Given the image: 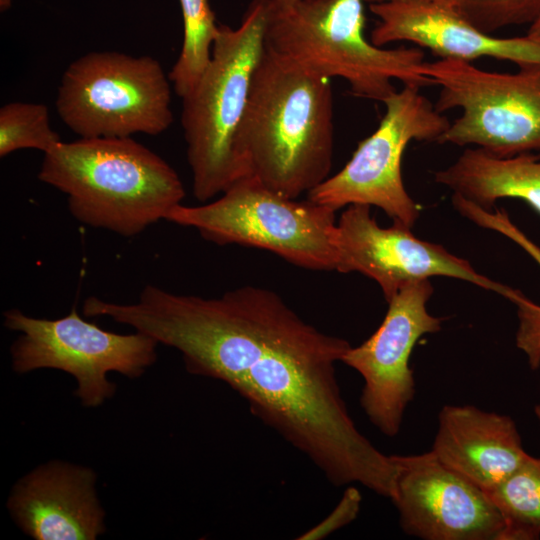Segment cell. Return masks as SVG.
Listing matches in <instances>:
<instances>
[{"label": "cell", "instance_id": "277c9868", "mask_svg": "<svg viewBox=\"0 0 540 540\" xmlns=\"http://www.w3.org/2000/svg\"><path fill=\"white\" fill-rule=\"evenodd\" d=\"M268 7L269 0H252L238 28L219 24L210 62L194 90L182 98L187 160L200 202L244 178L236 138L264 52Z\"/></svg>", "mask_w": 540, "mask_h": 540}, {"label": "cell", "instance_id": "8fae6325", "mask_svg": "<svg viewBox=\"0 0 540 540\" xmlns=\"http://www.w3.org/2000/svg\"><path fill=\"white\" fill-rule=\"evenodd\" d=\"M369 205L352 204L337 222L335 245L340 273L359 272L378 283L389 300L404 285L432 276L473 283L509 298L514 288L478 273L467 260L415 237L408 227H380Z\"/></svg>", "mask_w": 540, "mask_h": 540}, {"label": "cell", "instance_id": "603a6c76", "mask_svg": "<svg viewBox=\"0 0 540 540\" xmlns=\"http://www.w3.org/2000/svg\"><path fill=\"white\" fill-rule=\"evenodd\" d=\"M380 1H409V2L429 3V4H436V5L454 8V9H457L458 11L462 3V0H373V2H380Z\"/></svg>", "mask_w": 540, "mask_h": 540}, {"label": "cell", "instance_id": "ac0fdd59", "mask_svg": "<svg viewBox=\"0 0 540 540\" xmlns=\"http://www.w3.org/2000/svg\"><path fill=\"white\" fill-rule=\"evenodd\" d=\"M486 494L503 519L502 540L540 538V458L528 455Z\"/></svg>", "mask_w": 540, "mask_h": 540}, {"label": "cell", "instance_id": "9a60e30c", "mask_svg": "<svg viewBox=\"0 0 540 540\" xmlns=\"http://www.w3.org/2000/svg\"><path fill=\"white\" fill-rule=\"evenodd\" d=\"M431 451L447 467L485 492L528 457L514 420L472 405H445Z\"/></svg>", "mask_w": 540, "mask_h": 540}, {"label": "cell", "instance_id": "ba28073f", "mask_svg": "<svg viewBox=\"0 0 540 540\" xmlns=\"http://www.w3.org/2000/svg\"><path fill=\"white\" fill-rule=\"evenodd\" d=\"M4 326L19 332L10 348L12 368L19 374L57 369L77 383L74 391L87 408L112 398L116 385L109 372L138 378L157 360L158 342L135 331L118 334L83 319L77 309L57 319L35 318L18 309L3 313Z\"/></svg>", "mask_w": 540, "mask_h": 540}, {"label": "cell", "instance_id": "5b68a950", "mask_svg": "<svg viewBox=\"0 0 540 540\" xmlns=\"http://www.w3.org/2000/svg\"><path fill=\"white\" fill-rule=\"evenodd\" d=\"M335 213L308 199L285 197L247 177L209 203L177 205L166 221L193 228L217 245L264 249L298 267L336 271Z\"/></svg>", "mask_w": 540, "mask_h": 540}, {"label": "cell", "instance_id": "484cf974", "mask_svg": "<svg viewBox=\"0 0 540 540\" xmlns=\"http://www.w3.org/2000/svg\"><path fill=\"white\" fill-rule=\"evenodd\" d=\"M273 2L275 3H279V4H290V3H294L298 0H272Z\"/></svg>", "mask_w": 540, "mask_h": 540}, {"label": "cell", "instance_id": "4fadbf2b", "mask_svg": "<svg viewBox=\"0 0 540 540\" xmlns=\"http://www.w3.org/2000/svg\"><path fill=\"white\" fill-rule=\"evenodd\" d=\"M378 22L370 41L376 46L410 42L441 59L472 63L481 57L509 61L519 67L540 66V43L527 35L502 38L481 31L457 9L420 2H370Z\"/></svg>", "mask_w": 540, "mask_h": 540}, {"label": "cell", "instance_id": "30bf717a", "mask_svg": "<svg viewBox=\"0 0 540 540\" xmlns=\"http://www.w3.org/2000/svg\"><path fill=\"white\" fill-rule=\"evenodd\" d=\"M432 292L429 279L401 287L387 300L377 330L359 346H351L341 360L363 378L361 407L372 425L388 437L400 432L405 410L415 396L411 353L422 336L441 329L442 319L426 307Z\"/></svg>", "mask_w": 540, "mask_h": 540}, {"label": "cell", "instance_id": "3957f363", "mask_svg": "<svg viewBox=\"0 0 540 540\" xmlns=\"http://www.w3.org/2000/svg\"><path fill=\"white\" fill-rule=\"evenodd\" d=\"M373 0H269L264 47L281 62L308 74L343 78L357 97L384 102L404 86L434 85L423 74L417 47L386 49L367 40L365 3Z\"/></svg>", "mask_w": 540, "mask_h": 540}, {"label": "cell", "instance_id": "44dd1931", "mask_svg": "<svg viewBox=\"0 0 540 540\" xmlns=\"http://www.w3.org/2000/svg\"><path fill=\"white\" fill-rule=\"evenodd\" d=\"M459 12L491 34L510 25L531 24L540 13V0H462Z\"/></svg>", "mask_w": 540, "mask_h": 540}, {"label": "cell", "instance_id": "d6986e66", "mask_svg": "<svg viewBox=\"0 0 540 540\" xmlns=\"http://www.w3.org/2000/svg\"><path fill=\"white\" fill-rule=\"evenodd\" d=\"M183 18V43L169 79L184 98L196 87L210 59L219 24L208 0H179Z\"/></svg>", "mask_w": 540, "mask_h": 540}, {"label": "cell", "instance_id": "e0dca14e", "mask_svg": "<svg viewBox=\"0 0 540 540\" xmlns=\"http://www.w3.org/2000/svg\"><path fill=\"white\" fill-rule=\"evenodd\" d=\"M452 203L455 209L470 221L497 231L514 241L540 266V246L511 222L504 209L488 211L454 193ZM508 300L517 307L519 323L515 338L516 346L526 355L530 369L537 370L540 367V305L532 302L517 289Z\"/></svg>", "mask_w": 540, "mask_h": 540}, {"label": "cell", "instance_id": "8992f818", "mask_svg": "<svg viewBox=\"0 0 540 540\" xmlns=\"http://www.w3.org/2000/svg\"><path fill=\"white\" fill-rule=\"evenodd\" d=\"M169 81L153 57L89 52L65 70L56 109L80 138L158 135L173 122Z\"/></svg>", "mask_w": 540, "mask_h": 540}, {"label": "cell", "instance_id": "7a4b0ae2", "mask_svg": "<svg viewBox=\"0 0 540 540\" xmlns=\"http://www.w3.org/2000/svg\"><path fill=\"white\" fill-rule=\"evenodd\" d=\"M38 178L67 196L80 223L133 237L185 196L177 172L131 137L61 141L44 154Z\"/></svg>", "mask_w": 540, "mask_h": 540}, {"label": "cell", "instance_id": "cb8c5ba5", "mask_svg": "<svg viewBox=\"0 0 540 540\" xmlns=\"http://www.w3.org/2000/svg\"><path fill=\"white\" fill-rule=\"evenodd\" d=\"M532 40L540 43V13L536 19L530 24L529 30L526 34Z\"/></svg>", "mask_w": 540, "mask_h": 540}, {"label": "cell", "instance_id": "9c48e42d", "mask_svg": "<svg viewBox=\"0 0 540 540\" xmlns=\"http://www.w3.org/2000/svg\"><path fill=\"white\" fill-rule=\"evenodd\" d=\"M404 86L383 103L385 113L376 130L360 141L351 159L335 175L307 194V199L335 211L352 204L376 206L393 223L411 228L418 205L402 179L403 153L411 141H437L450 121L420 93Z\"/></svg>", "mask_w": 540, "mask_h": 540}, {"label": "cell", "instance_id": "52a82bcc", "mask_svg": "<svg viewBox=\"0 0 540 540\" xmlns=\"http://www.w3.org/2000/svg\"><path fill=\"white\" fill-rule=\"evenodd\" d=\"M422 72L440 87L434 104L439 112L461 110L439 143L471 145L499 157L540 151V66L500 73L440 59L425 61Z\"/></svg>", "mask_w": 540, "mask_h": 540}, {"label": "cell", "instance_id": "6da1fadb", "mask_svg": "<svg viewBox=\"0 0 540 540\" xmlns=\"http://www.w3.org/2000/svg\"><path fill=\"white\" fill-rule=\"evenodd\" d=\"M333 146L330 79L289 66L264 47L236 138L244 178L298 199L329 177Z\"/></svg>", "mask_w": 540, "mask_h": 540}, {"label": "cell", "instance_id": "7c38bea8", "mask_svg": "<svg viewBox=\"0 0 540 540\" xmlns=\"http://www.w3.org/2000/svg\"><path fill=\"white\" fill-rule=\"evenodd\" d=\"M391 501L402 530L424 540H502L503 519L486 492L430 450L391 455Z\"/></svg>", "mask_w": 540, "mask_h": 540}, {"label": "cell", "instance_id": "2e32d148", "mask_svg": "<svg viewBox=\"0 0 540 540\" xmlns=\"http://www.w3.org/2000/svg\"><path fill=\"white\" fill-rule=\"evenodd\" d=\"M434 179L488 211L498 199L516 198L540 214V157L531 153L499 157L468 148Z\"/></svg>", "mask_w": 540, "mask_h": 540}, {"label": "cell", "instance_id": "7402d4cb", "mask_svg": "<svg viewBox=\"0 0 540 540\" xmlns=\"http://www.w3.org/2000/svg\"><path fill=\"white\" fill-rule=\"evenodd\" d=\"M362 495L355 486H348L341 499L322 521L300 534L298 540H320L353 522L359 515Z\"/></svg>", "mask_w": 540, "mask_h": 540}, {"label": "cell", "instance_id": "d4e9b609", "mask_svg": "<svg viewBox=\"0 0 540 540\" xmlns=\"http://www.w3.org/2000/svg\"><path fill=\"white\" fill-rule=\"evenodd\" d=\"M534 413L536 415V418L539 422V425H540V404H537L535 407H534Z\"/></svg>", "mask_w": 540, "mask_h": 540}, {"label": "cell", "instance_id": "ffe728a7", "mask_svg": "<svg viewBox=\"0 0 540 540\" xmlns=\"http://www.w3.org/2000/svg\"><path fill=\"white\" fill-rule=\"evenodd\" d=\"M62 140L51 128L47 106L11 102L0 109V156L21 149H36L43 154Z\"/></svg>", "mask_w": 540, "mask_h": 540}, {"label": "cell", "instance_id": "5bb4252c", "mask_svg": "<svg viewBox=\"0 0 540 540\" xmlns=\"http://www.w3.org/2000/svg\"><path fill=\"white\" fill-rule=\"evenodd\" d=\"M96 479L85 466L61 460L41 464L14 484L8 511L36 540H95L106 531Z\"/></svg>", "mask_w": 540, "mask_h": 540}]
</instances>
